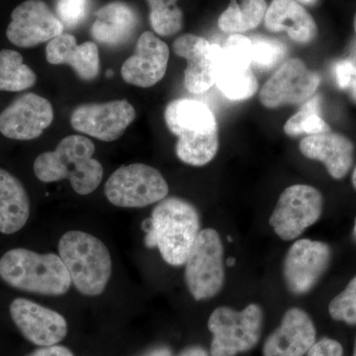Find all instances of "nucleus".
Listing matches in <instances>:
<instances>
[{
	"instance_id": "nucleus-1",
	"label": "nucleus",
	"mask_w": 356,
	"mask_h": 356,
	"mask_svg": "<svg viewBox=\"0 0 356 356\" xmlns=\"http://www.w3.org/2000/svg\"><path fill=\"white\" fill-rule=\"evenodd\" d=\"M166 126L178 138L175 153L180 161L203 166L216 156L219 131L212 110L199 100L179 98L165 110Z\"/></svg>"
},
{
	"instance_id": "nucleus-2",
	"label": "nucleus",
	"mask_w": 356,
	"mask_h": 356,
	"mask_svg": "<svg viewBox=\"0 0 356 356\" xmlns=\"http://www.w3.org/2000/svg\"><path fill=\"white\" fill-rule=\"evenodd\" d=\"M147 248H159L163 261L184 266L200 233V217L192 204L177 197L165 198L144 225Z\"/></svg>"
},
{
	"instance_id": "nucleus-3",
	"label": "nucleus",
	"mask_w": 356,
	"mask_h": 356,
	"mask_svg": "<svg viewBox=\"0 0 356 356\" xmlns=\"http://www.w3.org/2000/svg\"><path fill=\"white\" fill-rule=\"evenodd\" d=\"M95 146L84 136H67L55 151L40 154L34 163V172L43 182L69 179L72 189L81 195H88L102 184L103 168L93 159Z\"/></svg>"
},
{
	"instance_id": "nucleus-4",
	"label": "nucleus",
	"mask_w": 356,
	"mask_h": 356,
	"mask_svg": "<svg viewBox=\"0 0 356 356\" xmlns=\"http://www.w3.org/2000/svg\"><path fill=\"white\" fill-rule=\"evenodd\" d=\"M0 277L16 289L47 296L65 294L72 283L60 255L26 248H13L3 254Z\"/></svg>"
},
{
	"instance_id": "nucleus-5",
	"label": "nucleus",
	"mask_w": 356,
	"mask_h": 356,
	"mask_svg": "<svg viewBox=\"0 0 356 356\" xmlns=\"http://www.w3.org/2000/svg\"><path fill=\"white\" fill-rule=\"evenodd\" d=\"M58 254L72 284L81 294L104 292L112 273L111 255L99 238L83 231H70L60 238Z\"/></svg>"
},
{
	"instance_id": "nucleus-6",
	"label": "nucleus",
	"mask_w": 356,
	"mask_h": 356,
	"mask_svg": "<svg viewBox=\"0 0 356 356\" xmlns=\"http://www.w3.org/2000/svg\"><path fill=\"white\" fill-rule=\"evenodd\" d=\"M264 313L257 304L242 311L219 307L211 314L208 329L212 334L211 355L236 356L247 353L259 343Z\"/></svg>"
},
{
	"instance_id": "nucleus-7",
	"label": "nucleus",
	"mask_w": 356,
	"mask_h": 356,
	"mask_svg": "<svg viewBox=\"0 0 356 356\" xmlns=\"http://www.w3.org/2000/svg\"><path fill=\"white\" fill-rule=\"evenodd\" d=\"M104 192L115 206L143 208L163 200L168 194V185L153 166L133 163L115 170L105 184Z\"/></svg>"
},
{
	"instance_id": "nucleus-8",
	"label": "nucleus",
	"mask_w": 356,
	"mask_h": 356,
	"mask_svg": "<svg viewBox=\"0 0 356 356\" xmlns=\"http://www.w3.org/2000/svg\"><path fill=\"white\" fill-rule=\"evenodd\" d=\"M224 248L214 229H201L185 262V281L195 300L213 298L225 280Z\"/></svg>"
},
{
	"instance_id": "nucleus-9",
	"label": "nucleus",
	"mask_w": 356,
	"mask_h": 356,
	"mask_svg": "<svg viewBox=\"0 0 356 356\" xmlns=\"http://www.w3.org/2000/svg\"><path fill=\"white\" fill-rule=\"evenodd\" d=\"M215 86L234 102L254 96L259 81L252 72V47L250 37L232 34L222 46L215 70Z\"/></svg>"
},
{
	"instance_id": "nucleus-10",
	"label": "nucleus",
	"mask_w": 356,
	"mask_h": 356,
	"mask_svg": "<svg viewBox=\"0 0 356 356\" xmlns=\"http://www.w3.org/2000/svg\"><path fill=\"white\" fill-rule=\"evenodd\" d=\"M324 207L322 193L315 187L295 184L281 193L269 225L283 241L298 238L318 221Z\"/></svg>"
},
{
	"instance_id": "nucleus-11",
	"label": "nucleus",
	"mask_w": 356,
	"mask_h": 356,
	"mask_svg": "<svg viewBox=\"0 0 356 356\" xmlns=\"http://www.w3.org/2000/svg\"><path fill=\"white\" fill-rule=\"evenodd\" d=\"M320 83L318 72L308 69L300 58H289L264 84L259 99L269 109L303 104L316 95Z\"/></svg>"
},
{
	"instance_id": "nucleus-12",
	"label": "nucleus",
	"mask_w": 356,
	"mask_h": 356,
	"mask_svg": "<svg viewBox=\"0 0 356 356\" xmlns=\"http://www.w3.org/2000/svg\"><path fill=\"white\" fill-rule=\"evenodd\" d=\"M332 259L329 245L302 238L288 250L283 264V277L290 292L303 295L310 292L322 278Z\"/></svg>"
},
{
	"instance_id": "nucleus-13",
	"label": "nucleus",
	"mask_w": 356,
	"mask_h": 356,
	"mask_svg": "<svg viewBox=\"0 0 356 356\" xmlns=\"http://www.w3.org/2000/svg\"><path fill=\"white\" fill-rule=\"evenodd\" d=\"M136 118V110L128 100L90 103L76 107L70 124L77 132L103 142L118 140Z\"/></svg>"
},
{
	"instance_id": "nucleus-14",
	"label": "nucleus",
	"mask_w": 356,
	"mask_h": 356,
	"mask_svg": "<svg viewBox=\"0 0 356 356\" xmlns=\"http://www.w3.org/2000/svg\"><path fill=\"white\" fill-rule=\"evenodd\" d=\"M64 27L43 0H26L13 11L6 36L15 46L32 48L63 34Z\"/></svg>"
},
{
	"instance_id": "nucleus-15",
	"label": "nucleus",
	"mask_w": 356,
	"mask_h": 356,
	"mask_svg": "<svg viewBox=\"0 0 356 356\" xmlns=\"http://www.w3.org/2000/svg\"><path fill=\"white\" fill-rule=\"evenodd\" d=\"M54 120V108L46 98L26 93L0 114V133L8 139H37Z\"/></svg>"
},
{
	"instance_id": "nucleus-16",
	"label": "nucleus",
	"mask_w": 356,
	"mask_h": 356,
	"mask_svg": "<svg viewBox=\"0 0 356 356\" xmlns=\"http://www.w3.org/2000/svg\"><path fill=\"white\" fill-rule=\"evenodd\" d=\"M9 311L21 334L36 346H56L67 336V321L58 312L24 298L13 300Z\"/></svg>"
},
{
	"instance_id": "nucleus-17",
	"label": "nucleus",
	"mask_w": 356,
	"mask_h": 356,
	"mask_svg": "<svg viewBox=\"0 0 356 356\" xmlns=\"http://www.w3.org/2000/svg\"><path fill=\"white\" fill-rule=\"evenodd\" d=\"M222 47L210 43L203 37L184 34L173 43V51L178 57L185 58L184 84L187 90L200 95L215 84V70Z\"/></svg>"
},
{
	"instance_id": "nucleus-18",
	"label": "nucleus",
	"mask_w": 356,
	"mask_h": 356,
	"mask_svg": "<svg viewBox=\"0 0 356 356\" xmlns=\"http://www.w3.org/2000/svg\"><path fill=\"white\" fill-rule=\"evenodd\" d=\"M168 60V44L153 32H144L138 40L135 54L122 65L121 76L132 86L152 88L165 77Z\"/></svg>"
},
{
	"instance_id": "nucleus-19",
	"label": "nucleus",
	"mask_w": 356,
	"mask_h": 356,
	"mask_svg": "<svg viewBox=\"0 0 356 356\" xmlns=\"http://www.w3.org/2000/svg\"><path fill=\"white\" fill-rule=\"evenodd\" d=\"M315 343L316 327L310 316L301 309L291 308L266 339L264 355L304 356Z\"/></svg>"
},
{
	"instance_id": "nucleus-20",
	"label": "nucleus",
	"mask_w": 356,
	"mask_h": 356,
	"mask_svg": "<svg viewBox=\"0 0 356 356\" xmlns=\"http://www.w3.org/2000/svg\"><path fill=\"white\" fill-rule=\"evenodd\" d=\"M300 152L307 159L324 163L334 179H343L355 161V145L341 134L329 132L307 136L300 142Z\"/></svg>"
},
{
	"instance_id": "nucleus-21",
	"label": "nucleus",
	"mask_w": 356,
	"mask_h": 356,
	"mask_svg": "<svg viewBox=\"0 0 356 356\" xmlns=\"http://www.w3.org/2000/svg\"><path fill=\"white\" fill-rule=\"evenodd\" d=\"M46 58L51 65H67L83 81H93L99 74L98 47L93 42L77 44L76 37L63 33L46 47Z\"/></svg>"
},
{
	"instance_id": "nucleus-22",
	"label": "nucleus",
	"mask_w": 356,
	"mask_h": 356,
	"mask_svg": "<svg viewBox=\"0 0 356 356\" xmlns=\"http://www.w3.org/2000/svg\"><path fill=\"white\" fill-rule=\"evenodd\" d=\"M264 23L268 31L286 33L292 41L298 44H310L318 35L315 20L295 0H273Z\"/></svg>"
},
{
	"instance_id": "nucleus-23",
	"label": "nucleus",
	"mask_w": 356,
	"mask_h": 356,
	"mask_svg": "<svg viewBox=\"0 0 356 356\" xmlns=\"http://www.w3.org/2000/svg\"><path fill=\"white\" fill-rule=\"evenodd\" d=\"M138 24L137 14L132 7L122 1L106 4L96 13L91 26V36L99 43L117 46L125 43Z\"/></svg>"
},
{
	"instance_id": "nucleus-24",
	"label": "nucleus",
	"mask_w": 356,
	"mask_h": 356,
	"mask_svg": "<svg viewBox=\"0 0 356 356\" xmlns=\"http://www.w3.org/2000/svg\"><path fill=\"white\" fill-rule=\"evenodd\" d=\"M29 216L30 201L24 186L0 168V233L11 235L20 231Z\"/></svg>"
},
{
	"instance_id": "nucleus-25",
	"label": "nucleus",
	"mask_w": 356,
	"mask_h": 356,
	"mask_svg": "<svg viewBox=\"0 0 356 356\" xmlns=\"http://www.w3.org/2000/svg\"><path fill=\"white\" fill-rule=\"evenodd\" d=\"M266 0H231L220 15V29L229 34H242L259 27L267 11Z\"/></svg>"
},
{
	"instance_id": "nucleus-26",
	"label": "nucleus",
	"mask_w": 356,
	"mask_h": 356,
	"mask_svg": "<svg viewBox=\"0 0 356 356\" xmlns=\"http://www.w3.org/2000/svg\"><path fill=\"white\" fill-rule=\"evenodd\" d=\"M36 81V74L24 64L20 53L0 51V91H23L32 88Z\"/></svg>"
},
{
	"instance_id": "nucleus-27",
	"label": "nucleus",
	"mask_w": 356,
	"mask_h": 356,
	"mask_svg": "<svg viewBox=\"0 0 356 356\" xmlns=\"http://www.w3.org/2000/svg\"><path fill=\"white\" fill-rule=\"evenodd\" d=\"M329 131L331 127L321 116V96L317 95L303 103L299 111L288 119L284 125L285 134L293 138Z\"/></svg>"
},
{
	"instance_id": "nucleus-28",
	"label": "nucleus",
	"mask_w": 356,
	"mask_h": 356,
	"mask_svg": "<svg viewBox=\"0 0 356 356\" xmlns=\"http://www.w3.org/2000/svg\"><path fill=\"white\" fill-rule=\"evenodd\" d=\"M149 6V21L159 36L177 34L184 26V13L177 0H147Z\"/></svg>"
},
{
	"instance_id": "nucleus-29",
	"label": "nucleus",
	"mask_w": 356,
	"mask_h": 356,
	"mask_svg": "<svg viewBox=\"0 0 356 356\" xmlns=\"http://www.w3.org/2000/svg\"><path fill=\"white\" fill-rule=\"evenodd\" d=\"M252 47V67L264 70L276 67L287 53L282 42L262 35L250 37Z\"/></svg>"
},
{
	"instance_id": "nucleus-30",
	"label": "nucleus",
	"mask_w": 356,
	"mask_h": 356,
	"mask_svg": "<svg viewBox=\"0 0 356 356\" xmlns=\"http://www.w3.org/2000/svg\"><path fill=\"white\" fill-rule=\"evenodd\" d=\"M329 313L334 320L356 325V276L332 300Z\"/></svg>"
},
{
	"instance_id": "nucleus-31",
	"label": "nucleus",
	"mask_w": 356,
	"mask_h": 356,
	"mask_svg": "<svg viewBox=\"0 0 356 356\" xmlns=\"http://www.w3.org/2000/svg\"><path fill=\"white\" fill-rule=\"evenodd\" d=\"M91 0H57L56 10L58 19L67 27H76L88 17Z\"/></svg>"
},
{
	"instance_id": "nucleus-32",
	"label": "nucleus",
	"mask_w": 356,
	"mask_h": 356,
	"mask_svg": "<svg viewBox=\"0 0 356 356\" xmlns=\"http://www.w3.org/2000/svg\"><path fill=\"white\" fill-rule=\"evenodd\" d=\"M307 356H343V346L336 339L324 337L314 343Z\"/></svg>"
},
{
	"instance_id": "nucleus-33",
	"label": "nucleus",
	"mask_w": 356,
	"mask_h": 356,
	"mask_svg": "<svg viewBox=\"0 0 356 356\" xmlns=\"http://www.w3.org/2000/svg\"><path fill=\"white\" fill-rule=\"evenodd\" d=\"M355 65L350 60H339L334 67V79L341 89H350Z\"/></svg>"
},
{
	"instance_id": "nucleus-34",
	"label": "nucleus",
	"mask_w": 356,
	"mask_h": 356,
	"mask_svg": "<svg viewBox=\"0 0 356 356\" xmlns=\"http://www.w3.org/2000/svg\"><path fill=\"white\" fill-rule=\"evenodd\" d=\"M28 356H74V355L65 346H44Z\"/></svg>"
},
{
	"instance_id": "nucleus-35",
	"label": "nucleus",
	"mask_w": 356,
	"mask_h": 356,
	"mask_svg": "<svg viewBox=\"0 0 356 356\" xmlns=\"http://www.w3.org/2000/svg\"><path fill=\"white\" fill-rule=\"evenodd\" d=\"M179 356H208V353L202 348L194 346V348H187Z\"/></svg>"
},
{
	"instance_id": "nucleus-36",
	"label": "nucleus",
	"mask_w": 356,
	"mask_h": 356,
	"mask_svg": "<svg viewBox=\"0 0 356 356\" xmlns=\"http://www.w3.org/2000/svg\"><path fill=\"white\" fill-rule=\"evenodd\" d=\"M144 356H172V351L166 348H159L156 350L149 351Z\"/></svg>"
},
{
	"instance_id": "nucleus-37",
	"label": "nucleus",
	"mask_w": 356,
	"mask_h": 356,
	"mask_svg": "<svg viewBox=\"0 0 356 356\" xmlns=\"http://www.w3.org/2000/svg\"><path fill=\"white\" fill-rule=\"evenodd\" d=\"M350 92L353 97L356 100V65H355V74H353V81H351L350 84Z\"/></svg>"
},
{
	"instance_id": "nucleus-38",
	"label": "nucleus",
	"mask_w": 356,
	"mask_h": 356,
	"mask_svg": "<svg viewBox=\"0 0 356 356\" xmlns=\"http://www.w3.org/2000/svg\"><path fill=\"white\" fill-rule=\"evenodd\" d=\"M300 4H305V6H314L317 3L318 0H295Z\"/></svg>"
},
{
	"instance_id": "nucleus-39",
	"label": "nucleus",
	"mask_w": 356,
	"mask_h": 356,
	"mask_svg": "<svg viewBox=\"0 0 356 356\" xmlns=\"http://www.w3.org/2000/svg\"><path fill=\"white\" fill-rule=\"evenodd\" d=\"M351 180H353V187H355L356 191V165L355 168V170H353V177H351Z\"/></svg>"
},
{
	"instance_id": "nucleus-40",
	"label": "nucleus",
	"mask_w": 356,
	"mask_h": 356,
	"mask_svg": "<svg viewBox=\"0 0 356 356\" xmlns=\"http://www.w3.org/2000/svg\"><path fill=\"white\" fill-rule=\"evenodd\" d=\"M227 264H228V266H235V264H236L235 259H229L228 262H227Z\"/></svg>"
},
{
	"instance_id": "nucleus-41",
	"label": "nucleus",
	"mask_w": 356,
	"mask_h": 356,
	"mask_svg": "<svg viewBox=\"0 0 356 356\" xmlns=\"http://www.w3.org/2000/svg\"><path fill=\"white\" fill-rule=\"evenodd\" d=\"M353 238H355V240L356 241V218L355 221V227H353Z\"/></svg>"
},
{
	"instance_id": "nucleus-42",
	"label": "nucleus",
	"mask_w": 356,
	"mask_h": 356,
	"mask_svg": "<svg viewBox=\"0 0 356 356\" xmlns=\"http://www.w3.org/2000/svg\"><path fill=\"white\" fill-rule=\"evenodd\" d=\"M353 356H356V337H355V350H353Z\"/></svg>"
},
{
	"instance_id": "nucleus-43",
	"label": "nucleus",
	"mask_w": 356,
	"mask_h": 356,
	"mask_svg": "<svg viewBox=\"0 0 356 356\" xmlns=\"http://www.w3.org/2000/svg\"><path fill=\"white\" fill-rule=\"evenodd\" d=\"M353 25H355V34H356V14H355V22H353Z\"/></svg>"
}]
</instances>
